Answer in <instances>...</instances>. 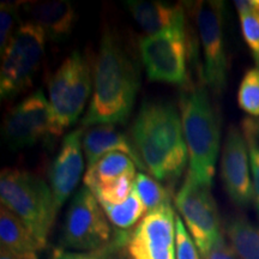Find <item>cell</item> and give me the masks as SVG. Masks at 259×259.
Here are the masks:
<instances>
[{
    "label": "cell",
    "instance_id": "d4e9b609",
    "mask_svg": "<svg viewBox=\"0 0 259 259\" xmlns=\"http://www.w3.org/2000/svg\"><path fill=\"white\" fill-rule=\"evenodd\" d=\"M242 134L245 136L246 143L250 154V164L252 171V184H253V198L255 209L259 215V143L255 138L257 128L253 120L247 119L242 122Z\"/></svg>",
    "mask_w": 259,
    "mask_h": 259
},
{
    "label": "cell",
    "instance_id": "6da1fadb",
    "mask_svg": "<svg viewBox=\"0 0 259 259\" xmlns=\"http://www.w3.org/2000/svg\"><path fill=\"white\" fill-rule=\"evenodd\" d=\"M131 142L145 170L156 180H177L185 170L189 155L180 114L173 103H142L131 127Z\"/></svg>",
    "mask_w": 259,
    "mask_h": 259
},
{
    "label": "cell",
    "instance_id": "44dd1931",
    "mask_svg": "<svg viewBox=\"0 0 259 259\" xmlns=\"http://www.w3.org/2000/svg\"><path fill=\"white\" fill-rule=\"evenodd\" d=\"M105 211L108 221L115 226L116 228L126 229L137 223L143 219L144 213H147L144 204L142 203L135 189L132 190L128 198L120 204H100Z\"/></svg>",
    "mask_w": 259,
    "mask_h": 259
},
{
    "label": "cell",
    "instance_id": "277c9868",
    "mask_svg": "<svg viewBox=\"0 0 259 259\" xmlns=\"http://www.w3.org/2000/svg\"><path fill=\"white\" fill-rule=\"evenodd\" d=\"M0 200L45 247L58 213L51 186L31 171L5 168L0 174Z\"/></svg>",
    "mask_w": 259,
    "mask_h": 259
},
{
    "label": "cell",
    "instance_id": "f546056e",
    "mask_svg": "<svg viewBox=\"0 0 259 259\" xmlns=\"http://www.w3.org/2000/svg\"><path fill=\"white\" fill-rule=\"evenodd\" d=\"M202 259H239V257L232 246L227 244L222 238L210 248L208 253L203 255Z\"/></svg>",
    "mask_w": 259,
    "mask_h": 259
},
{
    "label": "cell",
    "instance_id": "7402d4cb",
    "mask_svg": "<svg viewBox=\"0 0 259 259\" xmlns=\"http://www.w3.org/2000/svg\"><path fill=\"white\" fill-rule=\"evenodd\" d=\"M234 5L240 17L242 37L259 65V0H238Z\"/></svg>",
    "mask_w": 259,
    "mask_h": 259
},
{
    "label": "cell",
    "instance_id": "ba28073f",
    "mask_svg": "<svg viewBox=\"0 0 259 259\" xmlns=\"http://www.w3.org/2000/svg\"><path fill=\"white\" fill-rule=\"evenodd\" d=\"M112 229L102 206L88 187L77 191L65 215L61 246L76 252L107 247Z\"/></svg>",
    "mask_w": 259,
    "mask_h": 259
},
{
    "label": "cell",
    "instance_id": "cb8c5ba5",
    "mask_svg": "<svg viewBox=\"0 0 259 259\" xmlns=\"http://www.w3.org/2000/svg\"><path fill=\"white\" fill-rule=\"evenodd\" d=\"M238 105L252 116H259V70H247L238 89Z\"/></svg>",
    "mask_w": 259,
    "mask_h": 259
},
{
    "label": "cell",
    "instance_id": "52a82bcc",
    "mask_svg": "<svg viewBox=\"0 0 259 259\" xmlns=\"http://www.w3.org/2000/svg\"><path fill=\"white\" fill-rule=\"evenodd\" d=\"M148 78L174 85L187 84V34L185 21L139 42Z\"/></svg>",
    "mask_w": 259,
    "mask_h": 259
},
{
    "label": "cell",
    "instance_id": "8992f818",
    "mask_svg": "<svg viewBox=\"0 0 259 259\" xmlns=\"http://www.w3.org/2000/svg\"><path fill=\"white\" fill-rule=\"evenodd\" d=\"M46 34L31 22L19 25L2 54L0 95L12 99L31 85L45 54Z\"/></svg>",
    "mask_w": 259,
    "mask_h": 259
},
{
    "label": "cell",
    "instance_id": "4316f807",
    "mask_svg": "<svg viewBox=\"0 0 259 259\" xmlns=\"http://www.w3.org/2000/svg\"><path fill=\"white\" fill-rule=\"evenodd\" d=\"M21 3L3 2L0 6V52L2 54L8 47L18 24V8Z\"/></svg>",
    "mask_w": 259,
    "mask_h": 259
},
{
    "label": "cell",
    "instance_id": "e0dca14e",
    "mask_svg": "<svg viewBox=\"0 0 259 259\" xmlns=\"http://www.w3.org/2000/svg\"><path fill=\"white\" fill-rule=\"evenodd\" d=\"M132 17L148 35H155L185 21L181 5L162 2L130 0L125 3Z\"/></svg>",
    "mask_w": 259,
    "mask_h": 259
},
{
    "label": "cell",
    "instance_id": "8fae6325",
    "mask_svg": "<svg viewBox=\"0 0 259 259\" xmlns=\"http://www.w3.org/2000/svg\"><path fill=\"white\" fill-rule=\"evenodd\" d=\"M194 15L203 51L204 82L212 92L222 93L227 85L228 74L223 31V3H197Z\"/></svg>",
    "mask_w": 259,
    "mask_h": 259
},
{
    "label": "cell",
    "instance_id": "4fadbf2b",
    "mask_svg": "<svg viewBox=\"0 0 259 259\" xmlns=\"http://www.w3.org/2000/svg\"><path fill=\"white\" fill-rule=\"evenodd\" d=\"M250 169V154L245 136L240 130L231 126L222 148L221 179L228 197L240 208L247 206L253 199Z\"/></svg>",
    "mask_w": 259,
    "mask_h": 259
},
{
    "label": "cell",
    "instance_id": "4dcf8cb0",
    "mask_svg": "<svg viewBox=\"0 0 259 259\" xmlns=\"http://www.w3.org/2000/svg\"><path fill=\"white\" fill-rule=\"evenodd\" d=\"M0 259H38V255H28V257H24V255L14 254L8 250L2 248L0 250Z\"/></svg>",
    "mask_w": 259,
    "mask_h": 259
},
{
    "label": "cell",
    "instance_id": "5b68a950",
    "mask_svg": "<svg viewBox=\"0 0 259 259\" xmlns=\"http://www.w3.org/2000/svg\"><path fill=\"white\" fill-rule=\"evenodd\" d=\"M92 70L79 52L65 59L48 82V101L56 122V137H60L79 119L92 94Z\"/></svg>",
    "mask_w": 259,
    "mask_h": 259
},
{
    "label": "cell",
    "instance_id": "d6986e66",
    "mask_svg": "<svg viewBox=\"0 0 259 259\" xmlns=\"http://www.w3.org/2000/svg\"><path fill=\"white\" fill-rule=\"evenodd\" d=\"M136 167L137 164L135 161L126 154L119 151L107 154L87 170L84 176V186L90 191H95L121 179L122 177H136Z\"/></svg>",
    "mask_w": 259,
    "mask_h": 259
},
{
    "label": "cell",
    "instance_id": "484cf974",
    "mask_svg": "<svg viewBox=\"0 0 259 259\" xmlns=\"http://www.w3.org/2000/svg\"><path fill=\"white\" fill-rule=\"evenodd\" d=\"M135 178L131 176L122 177L121 179L114 181L101 189L92 191L95 198L99 200L100 204H120L125 202L134 190Z\"/></svg>",
    "mask_w": 259,
    "mask_h": 259
},
{
    "label": "cell",
    "instance_id": "ac0fdd59",
    "mask_svg": "<svg viewBox=\"0 0 259 259\" xmlns=\"http://www.w3.org/2000/svg\"><path fill=\"white\" fill-rule=\"evenodd\" d=\"M0 244L4 250L24 257L37 255V252L44 248L28 227L3 205L0 209Z\"/></svg>",
    "mask_w": 259,
    "mask_h": 259
},
{
    "label": "cell",
    "instance_id": "9c48e42d",
    "mask_svg": "<svg viewBox=\"0 0 259 259\" xmlns=\"http://www.w3.org/2000/svg\"><path fill=\"white\" fill-rule=\"evenodd\" d=\"M176 206L203 257L223 238L218 205L210 189L186 177L176 196Z\"/></svg>",
    "mask_w": 259,
    "mask_h": 259
},
{
    "label": "cell",
    "instance_id": "9a60e30c",
    "mask_svg": "<svg viewBox=\"0 0 259 259\" xmlns=\"http://www.w3.org/2000/svg\"><path fill=\"white\" fill-rule=\"evenodd\" d=\"M23 9L29 22L40 27L51 41L65 40L76 22L73 5L66 0L23 3Z\"/></svg>",
    "mask_w": 259,
    "mask_h": 259
},
{
    "label": "cell",
    "instance_id": "83f0119b",
    "mask_svg": "<svg viewBox=\"0 0 259 259\" xmlns=\"http://www.w3.org/2000/svg\"><path fill=\"white\" fill-rule=\"evenodd\" d=\"M176 259H202L179 216L176 218Z\"/></svg>",
    "mask_w": 259,
    "mask_h": 259
},
{
    "label": "cell",
    "instance_id": "2e32d148",
    "mask_svg": "<svg viewBox=\"0 0 259 259\" xmlns=\"http://www.w3.org/2000/svg\"><path fill=\"white\" fill-rule=\"evenodd\" d=\"M82 144L88 169L107 154L115 151L126 154L135 161L139 169H145L132 142L124 134L118 131L114 125L92 126L83 132Z\"/></svg>",
    "mask_w": 259,
    "mask_h": 259
},
{
    "label": "cell",
    "instance_id": "7a4b0ae2",
    "mask_svg": "<svg viewBox=\"0 0 259 259\" xmlns=\"http://www.w3.org/2000/svg\"><path fill=\"white\" fill-rule=\"evenodd\" d=\"M93 74L92 101L82 125L92 127L125 122L137 97L138 72L111 32H105L100 41Z\"/></svg>",
    "mask_w": 259,
    "mask_h": 259
},
{
    "label": "cell",
    "instance_id": "f1b7e54d",
    "mask_svg": "<svg viewBox=\"0 0 259 259\" xmlns=\"http://www.w3.org/2000/svg\"><path fill=\"white\" fill-rule=\"evenodd\" d=\"M113 246L90 252H58L53 259H112Z\"/></svg>",
    "mask_w": 259,
    "mask_h": 259
},
{
    "label": "cell",
    "instance_id": "30bf717a",
    "mask_svg": "<svg viewBox=\"0 0 259 259\" xmlns=\"http://www.w3.org/2000/svg\"><path fill=\"white\" fill-rule=\"evenodd\" d=\"M56 137V122L51 103L37 89L6 114L3 137L11 150L32 147L46 136Z\"/></svg>",
    "mask_w": 259,
    "mask_h": 259
},
{
    "label": "cell",
    "instance_id": "ffe728a7",
    "mask_svg": "<svg viewBox=\"0 0 259 259\" xmlns=\"http://www.w3.org/2000/svg\"><path fill=\"white\" fill-rule=\"evenodd\" d=\"M225 232L239 259H259V227L242 218H233Z\"/></svg>",
    "mask_w": 259,
    "mask_h": 259
},
{
    "label": "cell",
    "instance_id": "7c38bea8",
    "mask_svg": "<svg viewBox=\"0 0 259 259\" xmlns=\"http://www.w3.org/2000/svg\"><path fill=\"white\" fill-rule=\"evenodd\" d=\"M176 218L170 204L148 212L130 236V258L176 259Z\"/></svg>",
    "mask_w": 259,
    "mask_h": 259
},
{
    "label": "cell",
    "instance_id": "3957f363",
    "mask_svg": "<svg viewBox=\"0 0 259 259\" xmlns=\"http://www.w3.org/2000/svg\"><path fill=\"white\" fill-rule=\"evenodd\" d=\"M179 109L189 155L187 177L197 185L211 189L221 132L206 90L198 85H185L180 94Z\"/></svg>",
    "mask_w": 259,
    "mask_h": 259
},
{
    "label": "cell",
    "instance_id": "603a6c76",
    "mask_svg": "<svg viewBox=\"0 0 259 259\" xmlns=\"http://www.w3.org/2000/svg\"><path fill=\"white\" fill-rule=\"evenodd\" d=\"M134 189L144 204L147 213L161 206L170 204L169 192L155 178L144 173H138L135 178Z\"/></svg>",
    "mask_w": 259,
    "mask_h": 259
},
{
    "label": "cell",
    "instance_id": "5bb4252c",
    "mask_svg": "<svg viewBox=\"0 0 259 259\" xmlns=\"http://www.w3.org/2000/svg\"><path fill=\"white\" fill-rule=\"evenodd\" d=\"M82 136L80 128L65 136L59 153L51 167L50 183L57 211L70 198L82 179L84 169Z\"/></svg>",
    "mask_w": 259,
    "mask_h": 259
}]
</instances>
